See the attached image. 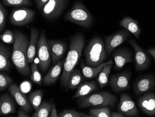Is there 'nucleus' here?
<instances>
[{"label":"nucleus","mask_w":155,"mask_h":117,"mask_svg":"<svg viewBox=\"0 0 155 117\" xmlns=\"http://www.w3.org/2000/svg\"><path fill=\"white\" fill-rule=\"evenodd\" d=\"M15 42L12 51V60L18 72L26 77L31 74V69L28 60V50L29 42L24 33L19 30L14 31Z\"/></svg>","instance_id":"1"},{"label":"nucleus","mask_w":155,"mask_h":117,"mask_svg":"<svg viewBox=\"0 0 155 117\" xmlns=\"http://www.w3.org/2000/svg\"><path fill=\"white\" fill-rule=\"evenodd\" d=\"M85 45V36L82 33H77L70 39V48L63 63V70L61 78V84L68 87L69 77L74 70L81 57Z\"/></svg>","instance_id":"2"},{"label":"nucleus","mask_w":155,"mask_h":117,"mask_svg":"<svg viewBox=\"0 0 155 117\" xmlns=\"http://www.w3.org/2000/svg\"><path fill=\"white\" fill-rule=\"evenodd\" d=\"M84 56L88 66L96 67L104 63L108 56L104 41L98 36L93 37L84 49Z\"/></svg>","instance_id":"3"},{"label":"nucleus","mask_w":155,"mask_h":117,"mask_svg":"<svg viewBox=\"0 0 155 117\" xmlns=\"http://www.w3.org/2000/svg\"><path fill=\"white\" fill-rule=\"evenodd\" d=\"M78 103L81 108L90 107H114L117 102L115 95L107 91H102L79 98Z\"/></svg>","instance_id":"4"},{"label":"nucleus","mask_w":155,"mask_h":117,"mask_svg":"<svg viewBox=\"0 0 155 117\" xmlns=\"http://www.w3.org/2000/svg\"><path fill=\"white\" fill-rule=\"evenodd\" d=\"M66 21L70 22L84 28L88 29L94 22V18L85 5L80 1L73 4L65 16Z\"/></svg>","instance_id":"5"},{"label":"nucleus","mask_w":155,"mask_h":117,"mask_svg":"<svg viewBox=\"0 0 155 117\" xmlns=\"http://www.w3.org/2000/svg\"><path fill=\"white\" fill-rule=\"evenodd\" d=\"M37 46L39 58L38 66L41 71L46 72L50 66L52 57L45 32H42L40 34Z\"/></svg>","instance_id":"6"},{"label":"nucleus","mask_w":155,"mask_h":117,"mask_svg":"<svg viewBox=\"0 0 155 117\" xmlns=\"http://www.w3.org/2000/svg\"><path fill=\"white\" fill-rule=\"evenodd\" d=\"M35 14V10L28 8H17L12 10L9 16V22L15 26H24L34 20Z\"/></svg>","instance_id":"7"},{"label":"nucleus","mask_w":155,"mask_h":117,"mask_svg":"<svg viewBox=\"0 0 155 117\" xmlns=\"http://www.w3.org/2000/svg\"><path fill=\"white\" fill-rule=\"evenodd\" d=\"M68 0H49L41 10L42 15L49 20H55L66 9Z\"/></svg>","instance_id":"8"},{"label":"nucleus","mask_w":155,"mask_h":117,"mask_svg":"<svg viewBox=\"0 0 155 117\" xmlns=\"http://www.w3.org/2000/svg\"><path fill=\"white\" fill-rule=\"evenodd\" d=\"M128 43L134 50L136 71H140L147 69L150 64L149 55L138 45L134 39H130Z\"/></svg>","instance_id":"9"},{"label":"nucleus","mask_w":155,"mask_h":117,"mask_svg":"<svg viewBox=\"0 0 155 117\" xmlns=\"http://www.w3.org/2000/svg\"><path fill=\"white\" fill-rule=\"evenodd\" d=\"M131 33L126 29H121L114 34L105 36V50L108 56L117 47L123 43L130 36Z\"/></svg>","instance_id":"10"},{"label":"nucleus","mask_w":155,"mask_h":117,"mask_svg":"<svg viewBox=\"0 0 155 117\" xmlns=\"http://www.w3.org/2000/svg\"><path fill=\"white\" fill-rule=\"evenodd\" d=\"M117 110V112H120L125 117H138L139 115V111L135 103L127 93L121 94Z\"/></svg>","instance_id":"11"},{"label":"nucleus","mask_w":155,"mask_h":117,"mask_svg":"<svg viewBox=\"0 0 155 117\" xmlns=\"http://www.w3.org/2000/svg\"><path fill=\"white\" fill-rule=\"evenodd\" d=\"M131 74L122 72L112 75L110 80V86L116 93L127 90L130 88Z\"/></svg>","instance_id":"12"},{"label":"nucleus","mask_w":155,"mask_h":117,"mask_svg":"<svg viewBox=\"0 0 155 117\" xmlns=\"http://www.w3.org/2000/svg\"><path fill=\"white\" fill-rule=\"evenodd\" d=\"M155 90V77L153 74H148L137 79L133 86L136 95H140Z\"/></svg>","instance_id":"13"},{"label":"nucleus","mask_w":155,"mask_h":117,"mask_svg":"<svg viewBox=\"0 0 155 117\" xmlns=\"http://www.w3.org/2000/svg\"><path fill=\"white\" fill-rule=\"evenodd\" d=\"M112 53V57L115 62V69H121L125 64L133 62L132 52L128 49L119 48L114 50Z\"/></svg>","instance_id":"14"},{"label":"nucleus","mask_w":155,"mask_h":117,"mask_svg":"<svg viewBox=\"0 0 155 117\" xmlns=\"http://www.w3.org/2000/svg\"><path fill=\"white\" fill-rule=\"evenodd\" d=\"M138 105L146 115L155 116V92H147L140 96L138 98Z\"/></svg>","instance_id":"15"},{"label":"nucleus","mask_w":155,"mask_h":117,"mask_svg":"<svg viewBox=\"0 0 155 117\" xmlns=\"http://www.w3.org/2000/svg\"><path fill=\"white\" fill-rule=\"evenodd\" d=\"M8 90L18 105H20L26 113L28 114L32 110V105L18 85L15 84H12L8 87Z\"/></svg>","instance_id":"16"},{"label":"nucleus","mask_w":155,"mask_h":117,"mask_svg":"<svg viewBox=\"0 0 155 117\" xmlns=\"http://www.w3.org/2000/svg\"><path fill=\"white\" fill-rule=\"evenodd\" d=\"M48 41L51 51L52 63L53 64H55L66 53L67 50V44L64 42L59 40Z\"/></svg>","instance_id":"17"},{"label":"nucleus","mask_w":155,"mask_h":117,"mask_svg":"<svg viewBox=\"0 0 155 117\" xmlns=\"http://www.w3.org/2000/svg\"><path fill=\"white\" fill-rule=\"evenodd\" d=\"M109 64H114V62L111 59L107 62L103 63L96 67L87 65L84 64V60L82 59L81 63V68L83 75L84 77H86L87 79H93L98 76L105 65Z\"/></svg>","instance_id":"18"},{"label":"nucleus","mask_w":155,"mask_h":117,"mask_svg":"<svg viewBox=\"0 0 155 117\" xmlns=\"http://www.w3.org/2000/svg\"><path fill=\"white\" fill-rule=\"evenodd\" d=\"M63 70V63L60 60L51 68L47 75L42 79V83L45 85L54 84L59 78L62 70Z\"/></svg>","instance_id":"19"},{"label":"nucleus","mask_w":155,"mask_h":117,"mask_svg":"<svg viewBox=\"0 0 155 117\" xmlns=\"http://www.w3.org/2000/svg\"><path fill=\"white\" fill-rule=\"evenodd\" d=\"M15 112V104L8 93H4L0 98V114L2 116Z\"/></svg>","instance_id":"20"},{"label":"nucleus","mask_w":155,"mask_h":117,"mask_svg":"<svg viewBox=\"0 0 155 117\" xmlns=\"http://www.w3.org/2000/svg\"><path fill=\"white\" fill-rule=\"evenodd\" d=\"M10 48L2 42L0 43V70L9 72L11 64L10 61L11 56Z\"/></svg>","instance_id":"21"},{"label":"nucleus","mask_w":155,"mask_h":117,"mask_svg":"<svg viewBox=\"0 0 155 117\" xmlns=\"http://www.w3.org/2000/svg\"><path fill=\"white\" fill-rule=\"evenodd\" d=\"M95 81H86L81 83L77 88V90L73 96V98H79L89 95L91 92L98 90V86Z\"/></svg>","instance_id":"22"},{"label":"nucleus","mask_w":155,"mask_h":117,"mask_svg":"<svg viewBox=\"0 0 155 117\" xmlns=\"http://www.w3.org/2000/svg\"><path fill=\"white\" fill-rule=\"evenodd\" d=\"M31 36L28 50V60L29 64H32L36 56V45L39 38V32L36 29L31 27Z\"/></svg>","instance_id":"23"},{"label":"nucleus","mask_w":155,"mask_h":117,"mask_svg":"<svg viewBox=\"0 0 155 117\" xmlns=\"http://www.w3.org/2000/svg\"><path fill=\"white\" fill-rule=\"evenodd\" d=\"M119 25L133 34L137 39L139 38L141 33V29L139 27L137 20L131 17H125L120 22Z\"/></svg>","instance_id":"24"},{"label":"nucleus","mask_w":155,"mask_h":117,"mask_svg":"<svg viewBox=\"0 0 155 117\" xmlns=\"http://www.w3.org/2000/svg\"><path fill=\"white\" fill-rule=\"evenodd\" d=\"M82 72L78 69H75L69 77L68 82V88L74 90L78 87L81 83L84 81Z\"/></svg>","instance_id":"25"},{"label":"nucleus","mask_w":155,"mask_h":117,"mask_svg":"<svg viewBox=\"0 0 155 117\" xmlns=\"http://www.w3.org/2000/svg\"><path fill=\"white\" fill-rule=\"evenodd\" d=\"M112 65V64H109L105 65L98 74L97 82L98 86L101 89L107 86L108 83L109 76L111 71Z\"/></svg>","instance_id":"26"},{"label":"nucleus","mask_w":155,"mask_h":117,"mask_svg":"<svg viewBox=\"0 0 155 117\" xmlns=\"http://www.w3.org/2000/svg\"><path fill=\"white\" fill-rule=\"evenodd\" d=\"M52 109V103L44 101L41 104L35 112L32 114L33 117H48Z\"/></svg>","instance_id":"27"},{"label":"nucleus","mask_w":155,"mask_h":117,"mask_svg":"<svg viewBox=\"0 0 155 117\" xmlns=\"http://www.w3.org/2000/svg\"><path fill=\"white\" fill-rule=\"evenodd\" d=\"M44 93L41 90H38L30 93L29 96V101L35 110L41 104L42 99Z\"/></svg>","instance_id":"28"},{"label":"nucleus","mask_w":155,"mask_h":117,"mask_svg":"<svg viewBox=\"0 0 155 117\" xmlns=\"http://www.w3.org/2000/svg\"><path fill=\"white\" fill-rule=\"evenodd\" d=\"M110 114L109 106L92 108L89 112V115L93 117H110Z\"/></svg>","instance_id":"29"},{"label":"nucleus","mask_w":155,"mask_h":117,"mask_svg":"<svg viewBox=\"0 0 155 117\" xmlns=\"http://www.w3.org/2000/svg\"><path fill=\"white\" fill-rule=\"evenodd\" d=\"M31 74L30 79L34 83L39 85H41L42 83L41 75L38 70V64L33 62L31 66Z\"/></svg>","instance_id":"30"},{"label":"nucleus","mask_w":155,"mask_h":117,"mask_svg":"<svg viewBox=\"0 0 155 117\" xmlns=\"http://www.w3.org/2000/svg\"><path fill=\"white\" fill-rule=\"evenodd\" d=\"M2 3L7 7L19 8L22 6H32L30 0H2Z\"/></svg>","instance_id":"31"},{"label":"nucleus","mask_w":155,"mask_h":117,"mask_svg":"<svg viewBox=\"0 0 155 117\" xmlns=\"http://www.w3.org/2000/svg\"><path fill=\"white\" fill-rule=\"evenodd\" d=\"M59 117H93L83 112H78L74 110H65L58 115Z\"/></svg>","instance_id":"32"},{"label":"nucleus","mask_w":155,"mask_h":117,"mask_svg":"<svg viewBox=\"0 0 155 117\" xmlns=\"http://www.w3.org/2000/svg\"><path fill=\"white\" fill-rule=\"evenodd\" d=\"M13 83L12 78L5 73L0 74V91H2L8 88Z\"/></svg>","instance_id":"33"},{"label":"nucleus","mask_w":155,"mask_h":117,"mask_svg":"<svg viewBox=\"0 0 155 117\" xmlns=\"http://www.w3.org/2000/svg\"><path fill=\"white\" fill-rule=\"evenodd\" d=\"M0 38L3 42L8 44H13L15 40L14 32L9 29H6L2 34H1Z\"/></svg>","instance_id":"34"},{"label":"nucleus","mask_w":155,"mask_h":117,"mask_svg":"<svg viewBox=\"0 0 155 117\" xmlns=\"http://www.w3.org/2000/svg\"><path fill=\"white\" fill-rule=\"evenodd\" d=\"M7 11L2 2L0 3V32L4 30L6 24Z\"/></svg>","instance_id":"35"},{"label":"nucleus","mask_w":155,"mask_h":117,"mask_svg":"<svg viewBox=\"0 0 155 117\" xmlns=\"http://www.w3.org/2000/svg\"><path fill=\"white\" fill-rule=\"evenodd\" d=\"M49 0H34L36 4L37 9L39 10H41L45 4L48 2Z\"/></svg>","instance_id":"36"},{"label":"nucleus","mask_w":155,"mask_h":117,"mask_svg":"<svg viewBox=\"0 0 155 117\" xmlns=\"http://www.w3.org/2000/svg\"><path fill=\"white\" fill-rule=\"evenodd\" d=\"M49 117H58V114H57V110L56 108L55 105L52 104V109L51 110V112H50Z\"/></svg>","instance_id":"37"},{"label":"nucleus","mask_w":155,"mask_h":117,"mask_svg":"<svg viewBox=\"0 0 155 117\" xmlns=\"http://www.w3.org/2000/svg\"><path fill=\"white\" fill-rule=\"evenodd\" d=\"M17 116L18 117H29V115L25 112V111L21 107L18 110L17 113Z\"/></svg>","instance_id":"38"},{"label":"nucleus","mask_w":155,"mask_h":117,"mask_svg":"<svg viewBox=\"0 0 155 117\" xmlns=\"http://www.w3.org/2000/svg\"><path fill=\"white\" fill-rule=\"evenodd\" d=\"M125 116L123 114L121 113L120 112H116L113 111L111 110L110 112V117H125Z\"/></svg>","instance_id":"39"},{"label":"nucleus","mask_w":155,"mask_h":117,"mask_svg":"<svg viewBox=\"0 0 155 117\" xmlns=\"http://www.w3.org/2000/svg\"><path fill=\"white\" fill-rule=\"evenodd\" d=\"M147 51L155 60V48H150L147 50Z\"/></svg>","instance_id":"40"}]
</instances>
